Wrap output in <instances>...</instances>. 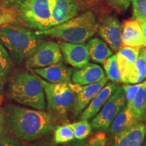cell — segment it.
I'll return each instance as SVG.
<instances>
[{"mask_svg":"<svg viewBox=\"0 0 146 146\" xmlns=\"http://www.w3.org/2000/svg\"><path fill=\"white\" fill-rule=\"evenodd\" d=\"M8 121L6 114L0 108V139L7 136L8 131Z\"/></svg>","mask_w":146,"mask_h":146,"instance_id":"4dcf8cb0","label":"cell"},{"mask_svg":"<svg viewBox=\"0 0 146 146\" xmlns=\"http://www.w3.org/2000/svg\"><path fill=\"white\" fill-rule=\"evenodd\" d=\"M98 33L114 52L122 45V26L118 18L110 16L104 18L98 25Z\"/></svg>","mask_w":146,"mask_h":146,"instance_id":"30bf717a","label":"cell"},{"mask_svg":"<svg viewBox=\"0 0 146 146\" xmlns=\"http://www.w3.org/2000/svg\"><path fill=\"white\" fill-rule=\"evenodd\" d=\"M72 127L74 131V139L83 140L89 137L92 133V127L88 120H81L76 123H72Z\"/></svg>","mask_w":146,"mask_h":146,"instance_id":"d4e9b609","label":"cell"},{"mask_svg":"<svg viewBox=\"0 0 146 146\" xmlns=\"http://www.w3.org/2000/svg\"><path fill=\"white\" fill-rule=\"evenodd\" d=\"M5 78L0 77V105L3 100V89H4Z\"/></svg>","mask_w":146,"mask_h":146,"instance_id":"e575fe53","label":"cell"},{"mask_svg":"<svg viewBox=\"0 0 146 146\" xmlns=\"http://www.w3.org/2000/svg\"><path fill=\"white\" fill-rule=\"evenodd\" d=\"M51 27L65 23L78 13V7L75 0H50Z\"/></svg>","mask_w":146,"mask_h":146,"instance_id":"7c38bea8","label":"cell"},{"mask_svg":"<svg viewBox=\"0 0 146 146\" xmlns=\"http://www.w3.org/2000/svg\"><path fill=\"white\" fill-rule=\"evenodd\" d=\"M118 87V84L115 82L106 84L89 105L82 111L80 116L81 120H89L94 118Z\"/></svg>","mask_w":146,"mask_h":146,"instance_id":"2e32d148","label":"cell"},{"mask_svg":"<svg viewBox=\"0 0 146 146\" xmlns=\"http://www.w3.org/2000/svg\"><path fill=\"white\" fill-rule=\"evenodd\" d=\"M122 45L133 47H145L141 24L134 20L125 21L122 27Z\"/></svg>","mask_w":146,"mask_h":146,"instance_id":"ac0fdd59","label":"cell"},{"mask_svg":"<svg viewBox=\"0 0 146 146\" xmlns=\"http://www.w3.org/2000/svg\"><path fill=\"white\" fill-rule=\"evenodd\" d=\"M126 105L123 87H118L102 106L99 113L93 118L91 127L98 131H107L116 115Z\"/></svg>","mask_w":146,"mask_h":146,"instance_id":"52a82bcc","label":"cell"},{"mask_svg":"<svg viewBox=\"0 0 146 146\" xmlns=\"http://www.w3.org/2000/svg\"><path fill=\"white\" fill-rule=\"evenodd\" d=\"M62 54L58 43L43 41L25 60V64L31 69L41 68L62 62Z\"/></svg>","mask_w":146,"mask_h":146,"instance_id":"ba28073f","label":"cell"},{"mask_svg":"<svg viewBox=\"0 0 146 146\" xmlns=\"http://www.w3.org/2000/svg\"><path fill=\"white\" fill-rule=\"evenodd\" d=\"M59 46L66 62L74 68H81L89 62L87 44L62 41L60 42Z\"/></svg>","mask_w":146,"mask_h":146,"instance_id":"9c48e42d","label":"cell"},{"mask_svg":"<svg viewBox=\"0 0 146 146\" xmlns=\"http://www.w3.org/2000/svg\"><path fill=\"white\" fill-rule=\"evenodd\" d=\"M46 96L49 112L54 116L65 117L72 112L76 94L82 85L73 83H51L36 75Z\"/></svg>","mask_w":146,"mask_h":146,"instance_id":"5b68a950","label":"cell"},{"mask_svg":"<svg viewBox=\"0 0 146 146\" xmlns=\"http://www.w3.org/2000/svg\"><path fill=\"white\" fill-rule=\"evenodd\" d=\"M133 20L143 23L146 20V0H133Z\"/></svg>","mask_w":146,"mask_h":146,"instance_id":"83f0119b","label":"cell"},{"mask_svg":"<svg viewBox=\"0 0 146 146\" xmlns=\"http://www.w3.org/2000/svg\"><path fill=\"white\" fill-rule=\"evenodd\" d=\"M8 125L15 138L32 141L47 135L56 129L54 116L50 112L8 104L5 106Z\"/></svg>","mask_w":146,"mask_h":146,"instance_id":"6da1fadb","label":"cell"},{"mask_svg":"<svg viewBox=\"0 0 146 146\" xmlns=\"http://www.w3.org/2000/svg\"><path fill=\"white\" fill-rule=\"evenodd\" d=\"M25 145L16 139L5 136L0 139V146H24Z\"/></svg>","mask_w":146,"mask_h":146,"instance_id":"1f68e13d","label":"cell"},{"mask_svg":"<svg viewBox=\"0 0 146 146\" xmlns=\"http://www.w3.org/2000/svg\"><path fill=\"white\" fill-rule=\"evenodd\" d=\"M40 77L51 83H71L73 70L62 64L51 65L41 68L31 69Z\"/></svg>","mask_w":146,"mask_h":146,"instance_id":"4fadbf2b","label":"cell"},{"mask_svg":"<svg viewBox=\"0 0 146 146\" xmlns=\"http://www.w3.org/2000/svg\"><path fill=\"white\" fill-rule=\"evenodd\" d=\"M127 107L139 122L146 121V81L143 82L136 96Z\"/></svg>","mask_w":146,"mask_h":146,"instance_id":"ffe728a7","label":"cell"},{"mask_svg":"<svg viewBox=\"0 0 146 146\" xmlns=\"http://www.w3.org/2000/svg\"><path fill=\"white\" fill-rule=\"evenodd\" d=\"M146 78V62L139 56L135 68L128 76L126 83L137 84L143 82Z\"/></svg>","mask_w":146,"mask_h":146,"instance_id":"7402d4cb","label":"cell"},{"mask_svg":"<svg viewBox=\"0 0 146 146\" xmlns=\"http://www.w3.org/2000/svg\"><path fill=\"white\" fill-rule=\"evenodd\" d=\"M43 41L41 36L25 27L10 24L0 27V43L17 64L25 61Z\"/></svg>","mask_w":146,"mask_h":146,"instance_id":"3957f363","label":"cell"},{"mask_svg":"<svg viewBox=\"0 0 146 146\" xmlns=\"http://www.w3.org/2000/svg\"><path fill=\"white\" fill-rule=\"evenodd\" d=\"M141 27L142 29V33H143V36L144 42H145V47H146V23H141Z\"/></svg>","mask_w":146,"mask_h":146,"instance_id":"d590c367","label":"cell"},{"mask_svg":"<svg viewBox=\"0 0 146 146\" xmlns=\"http://www.w3.org/2000/svg\"><path fill=\"white\" fill-rule=\"evenodd\" d=\"M74 139V135L72 124H65L55 129L54 141L56 144L68 143Z\"/></svg>","mask_w":146,"mask_h":146,"instance_id":"603a6c76","label":"cell"},{"mask_svg":"<svg viewBox=\"0 0 146 146\" xmlns=\"http://www.w3.org/2000/svg\"><path fill=\"white\" fill-rule=\"evenodd\" d=\"M105 78V72L100 66L89 62L82 68L72 71L71 81L78 85H87L101 81Z\"/></svg>","mask_w":146,"mask_h":146,"instance_id":"5bb4252c","label":"cell"},{"mask_svg":"<svg viewBox=\"0 0 146 146\" xmlns=\"http://www.w3.org/2000/svg\"><path fill=\"white\" fill-rule=\"evenodd\" d=\"M137 123H139L138 120L126 106L116 115L107 131L109 134L114 135Z\"/></svg>","mask_w":146,"mask_h":146,"instance_id":"d6986e66","label":"cell"},{"mask_svg":"<svg viewBox=\"0 0 146 146\" xmlns=\"http://www.w3.org/2000/svg\"><path fill=\"white\" fill-rule=\"evenodd\" d=\"M142 85H143V82L140 83L134 84V85H125L122 87L124 91V94H125L127 105L129 104L132 102L133 98L136 96L137 93L138 92L139 89H140Z\"/></svg>","mask_w":146,"mask_h":146,"instance_id":"f1b7e54d","label":"cell"},{"mask_svg":"<svg viewBox=\"0 0 146 146\" xmlns=\"http://www.w3.org/2000/svg\"><path fill=\"white\" fill-rule=\"evenodd\" d=\"M16 18L29 29L43 31L51 28L50 0H15Z\"/></svg>","mask_w":146,"mask_h":146,"instance_id":"8992f818","label":"cell"},{"mask_svg":"<svg viewBox=\"0 0 146 146\" xmlns=\"http://www.w3.org/2000/svg\"><path fill=\"white\" fill-rule=\"evenodd\" d=\"M139 56H141L146 62V47H142L140 48Z\"/></svg>","mask_w":146,"mask_h":146,"instance_id":"8d00e7d4","label":"cell"},{"mask_svg":"<svg viewBox=\"0 0 146 146\" xmlns=\"http://www.w3.org/2000/svg\"><path fill=\"white\" fill-rule=\"evenodd\" d=\"M140 48L141 47L123 46L118 50L116 59L122 83H126L128 76L134 69L137 60L139 56Z\"/></svg>","mask_w":146,"mask_h":146,"instance_id":"9a60e30c","label":"cell"},{"mask_svg":"<svg viewBox=\"0 0 146 146\" xmlns=\"http://www.w3.org/2000/svg\"><path fill=\"white\" fill-rule=\"evenodd\" d=\"M146 137V124L139 122L113 135L110 146H141Z\"/></svg>","mask_w":146,"mask_h":146,"instance_id":"8fae6325","label":"cell"},{"mask_svg":"<svg viewBox=\"0 0 146 146\" xmlns=\"http://www.w3.org/2000/svg\"><path fill=\"white\" fill-rule=\"evenodd\" d=\"M143 23H146V20L145 21V22H143Z\"/></svg>","mask_w":146,"mask_h":146,"instance_id":"f35d334b","label":"cell"},{"mask_svg":"<svg viewBox=\"0 0 146 146\" xmlns=\"http://www.w3.org/2000/svg\"><path fill=\"white\" fill-rule=\"evenodd\" d=\"M8 96L14 102L31 108L44 110L45 96L36 74L22 71L9 82Z\"/></svg>","mask_w":146,"mask_h":146,"instance_id":"277c9868","label":"cell"},{"mask_svg":"<svg viewBox=\"0 0 146 146\" xmlns=\"http://www.w3.org/2000/svg\"><path fill=\"white\" fill-rule=\"evenodd\" d=\"M103 64L108 79L112 82H121V76L118 66L116 55H112Z\"/></svg>","mask_w":146,"mask_h":146,"instance_id":"cb8c5ba5","label":"cell"},{"mask_svg":"<svg viewBox=\"0 0 146 146\" xmlns=\"http://www.w3.org/2000/svg\"><path fill=\"white\" fill-rule=\"evenodd\" d=\"M98 25L92 12L88 11L74 16L65 23L43 31H36L37 35L58 38L73 43H84L98 31Z\"/></svg>","mask_w":146,"mask_h":146,"instance_id":"7a4b0ae2","label":"cell"},{"mask_svg":"<svg viewBox=\"0 0 146 146\" xmlns=\"http://www.w3.org/2000/svg\"><path fill=\"white\" fill-rule=\"evenodd\" d=\"M87 45L90 59L95 62L104 64L108 58L113 55L112 51L106 43L98 38L89 40Z\"/></svg>","mask_w":146,"mask_h":146,"instance_id":"44dd1931","label":"cell"},{"mask_svg":"<svg viewBox=\"0 0 146 146\" xmlns=\"http://www.w3.org/2000/svg\"><path fill=\"white\" fill-rule=\"evenodd\" d=\"M106 136L104 131H99L87 140H78L69 146H106Z\"/></svg>","mask_w":146,"mask_h":146,"instance_id":"484cf974","label":"cell"},{"mask_svg":"<svg viewBox=\"0 0 146 146\" xmlns=\"http://www.w3.org/2000/svg\"><path fill=\"white\" fill-rule=\"evenodd\" d=\"M12 61L8 51L0 43V77L5 78L9 74Z\"/></svg>","mask_w":146,"mask_h":146,"instance_id":"4316f807","label":"cell"},{"mask_svg":"<svg viewBox=\"0 0 146 146\" xmlns=\"http://www.w3.org/2000/svg\"><path fill=\"white\" fill-rule=\"evenodd\" d=\"M141 146H146V137H145V140H144L143 143V144H142V145H141Z\"/></svg>","mask_w":146,"mask_h":146,"instance_id":"74e56055","label":"cell"},{"mask_svg":"<svg viewBox=\"0 0 146 146\" xmlns=\"http://www.w3.org/2000/svg\"><path fill=\"white\" fill-rule=\"evenodd\" d=\"M133 0H108V3L119 12H125L130 6Z\"/></svg>","mask_w":146,"mask_h":146,"instance_id":"f546056e","label":"cell"},{"mask_svg":"<svg viewBox=\"0 0 146 146\" xmlns=\"http://www.w3.org/2000/svg\"><path fill=\"white\" fill-rule=\"evenodd\" d=\"M24 146H57L56 143L54 141L49 139H43L40 141H36L33 143L29 144V145H25Z\"/></svg>","mask_w":146,"mask_h":146,"instance_id":"836d02e7","label":"cell"},{"mask_svg":"<svg viewBox=\"0 0 146 146\" xmlns=\"http://www.w3.org/2000/svg\"><path fill=\"white\" fill-rule=\"evenodd\" d=\"M108 79L106 77L101 81L90 85H82L81 90L76 94L74 107L72 112L74 116H76L81 114L82 111L89 105L100 90L105 86L108 83Z\"/></svg>","mask_w":146,"mask_h":146,"instance_id":"e0dca14e","label":"cell"},{"mask_svg":"<svg viewBox=\"0 0 146 146\" xmlns=\"http://www.w3.org/2000/svg\"><path fill=\"white\" fill-rule=\"evenodd\" d=\"M14 16L13 14L9 12L3 13L0 15V27L3 25H8L14 21Z\"/></svg>","mask_w":146,"mask_h":146,"instance_id":"d6a6232c","label":"cell"}]
</instances>
